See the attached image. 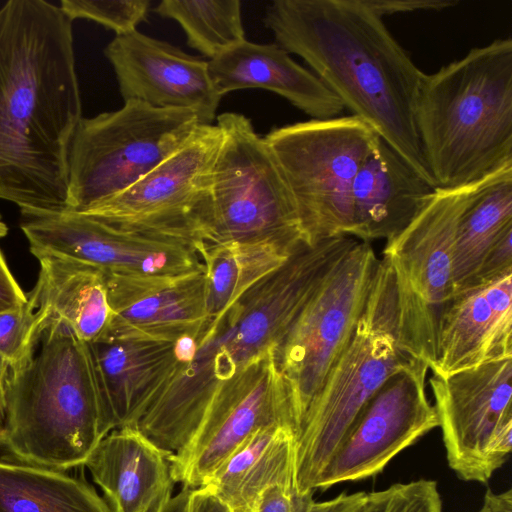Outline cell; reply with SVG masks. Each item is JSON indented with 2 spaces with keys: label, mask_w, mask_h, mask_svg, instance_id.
Returning <instances> with one entry per match:
<instances>
[{
  "label": "cell",
  "mask_w": 512,
  "mask_h": 512,
  "mask_svg": "<svg viewBox=\"0 0 512 512\" xmlns=\"http://www.w3.org/2000/svg\"><path fill=\"white\" fill-rule=\"evenodd\" d=\"M72 20L45 0L0 7V200L22 216L68 209L82 102Z\"/></svg>",
  "instance_id": "cell-1"
},
{
  "label": "cell",
  "mask_w": 512,
  "mask_h": 512,
  "mask_svg": "<svg viewBox=\"0 0 512 512\" xmlns=\"http://www.w3.org/2000/svg\"><path fill=\"white\" fill-rule=\"evenodd\" d=\"M478 512H512V490L494 493L488 489Z\"/></svg>",
  "instance_id": "cell-38"
},
{
  "label": "cell",
  "mask_w": 512,
  "mask_h": 512,
  "mask_svg": "<svg viewBox=\"0 0 512 512\" xmlns=\"http://www.w3.org/2000/svg\"><path fill=\"white\" fill-rule=\"evenodd\" d=\"M31 253L92 265L105 275H177L204 270L203 243L185 237L109 223L65 210L24 216Z\"/></svg>",
  "instance_id": "cell-13"
},
{
  "label": "cell",
  "mask_w": 512,
  "mask_h": 512,
  "mask_svg": "<svg viewBox=\"0 0 512 512\" xmlns=\"http://www.w3.org/2000/svg\"><path fill=\"white\" fill-rule=\"evenodd\" d=\"M263 21L278 46L300 56L345 108L435 187L415 122L425 73L382 18L362 0H275Z\"/></svg>",
  "instance_id": "cell-3"
},
{
  "label": "cell",
  "mask_w": 512,
  "mask_h": 512,
  "mask_svg": "<svg viewBox=\"0 0 512 512\" xmlns=\"http://www.w3.org/2000/svg\"><path fill=\"white\" fill-rule=\"evenodd\" d=\"M169 454L136 427L110 431L84 466L112 512H163L173 495Z\"/></svg>",
  "instance_id": "cell-20"
},
{
  "label": "cell",
  "mask_w": 512,
  "mask_h": 512,
  "mask_svg": "<svg viewBox=\"0 0 512 512\" xmlns=\"http://www.w3.org/2000/svg\"><path fill=\"white\" fill-rule=\"evenodd\" d=\"M40 271L27 294L45 319L66 324L83 342L98 338L112 312L104 273L89 264L54 255L36 257Z\"/></svg>",
  "instance_id": "cell-25"
},
{
  "label": "cell",
  "mask_w": 512,
  "mask_h": 512,
  "mask_svg": "<svg viewBox=\"0 0 512 512\" xmlns=\"http://www.w3.org/2000/svg\"><path fill=\"white\" fill-rule=\"evenodd\" d=\"M274 348L254 360L215 399L191 441L169 456L174 482L190 489L205 485L223 462L259 429L284 425L294 432Z\"/></svg>",
  "instance_id": "cell-16"
},
{
  "label": "cell",
  "mask_w": 512,
  "mask_h": 512,
  "mask_svg": "<svg viewBox=\"0 0 512 512\" xmlns=\"http://www.w3.org/2000/svg\"><path fill=\"white\" fill-rule=\"evenodd\" d=\"M415 122L436 188H462L511 165L512 39L425 74Z\"/></svg>",
  "instance_id": "cell-5"
},
{
  "label": "cell",
  "mask_w": 512,
  "mask_h": 512,
  "mask_svg": "<svg viewBox=\"0 0 512 512\" xmlns=\"http://www.w3.org/2000/svg\"><path fill=\"white\" fill-rule=\"evenodd\" d=\"M410 358L398 342L394 274L382 258L351 339L295 436V487L299 494L315 491L320 475L360 412Z\"/></svg>",
  "instance_id": "cell-6"
},
{
  "label": "cell",
  "mask_w": 512,
  "mask_h": 512,
  "mask_svg": "<svg viewBox=\"0 0 512 512\" xmlns=\"http://www.w3.org/2000/svg\"><path fill=\"white\" fill-rule=\"evenodd\" d=\"M362 2L380 18L414 11H440L458 4L457 1L451 0H362Z\"/></svg>",
  "instance_id": "cell-34"
},
{
  "label": "cell",
  "mask_w": 512,
  "mask_h": 512,
  "mask_svg": "<svg viewBox=\"0 0 512 512\" xmlns=\"http://www.w3.org/2000/svg\"><path fill=\"white\" fill-rule=\"evenodd\" d=\"M7 373V366L0 359V447H2L5 423V403H4V382Z\"/></svg>",
  "instance_id": "cell-40"
},
{
  "label": "cell",
  "mask_w": 512,
  "mask_h": 512,
  "mask_svg": "<svg viewBox=\"0 0 512 512\" xmlns=\"http://www.w3.org/2000/svg\"><path fill=\"white\" fill-rule=\"evenodd\" d=\"M154 12L175 20L187 44L210 60L245 40L239 0H162Z\"/></svg>",
  "instance_id": "cell-29"
},
{
  "label": "cell",
  "mask_w": 512,
  "mask_h": 512,
  "mask_svg": "<svg viewBox=\"0 0 512 512\" xmlns=\"http://www.w3.org/2000/svg\"><path fill=\"white\" fill-rule=\"evenodd\" d=\"M434 190L380 138L352 184L350 236L364 242L392 238L415 218Z\"/></svg>",
  "instance_id": "cell-23"
},
{
  "label": "cell",
  "mask_w": 512,
  "mask_h": 512,
  "mask_svg": "<svg viewBox=\"0 0 512 512\" xmlns=\"http://www.w3.org/2000/svg\"><path fill=\"white\" fill-rule=\"evenodd\" d=\"M466 186L433 194L383 249L395 280L398 342L432 368L443 317L455 298L453 251Z\"/></svg>",
  "instance_id": "cell-9"
},
{
  "label": "cell",
  "mask_w": 512,
  "mask_h": 512,
  "mask_svg": "<svg viewBox=\"0 0 512 512\" xmlns=\"http://www.w3.org/2000/svg\"><path fill=\"white\" fill-rule=\"evenodd\" d=\"M0 512H112L83 477L0 455Z\"/></svg>",
  "instance_id": "cell-28"
},
{
  "label": "cell",
  "mask_w": 512,
  "mask_h": 512,
  "mask_svg": "<svg viewBox=\"0 0 512 512\" xmlns=\"http://www.w3.org/2000/svg\"><path fill=\"white\" fill-rule=\"evenodd\" d=\"M186 512H231L208 489H191Z\"/></svg>",
  "instance_id": "cell-36"
},
{
  "label": "cell",
  "mask_w": 512,
  "mask_h": 512,
  "mask_svg": "<svg viewBox=\"0 0 512 512\" xmlns=\"http://www.w3.org/2000/svg\"><path fill=\"white\" fill-rule=\"evenodd\" d=\"M200 125L189 109L140 101L80 120L68 158V209L77 212L132 186L176 151Z\"/></svg>",
  "instance_id": "cell-8"
},
{
  "label": "cell",
  "mask_w": 512,
  "mask_h": 512,
  "mask_svg": "<svg viewBox=\"0 0 512 512\" xmlns=\"http://www.w3.org/2000/svg\"><path fill=\"white\" fill-rule=\"evenodd\" d=\"M510 274H512V227L505 230L489 248L467 290L491 284Z\"/></svg>",
  "instance_id": "cell-33"
},
{
  "label": "cell",
  "mask_w": 512,
  "mask_h": 512,
  "mask_svg": "<svg viewBox=\"0 0 512 512\" xmlns=\"http://www.w3.org/2000/svg\"><path fill=\"white\" fill-rule=\"evenodd\" d=\"M44 315L27 295L21 306L0 313V359L7 369L20 362L30 350Z\"/></svg>",
  "instance_id": "cell-32"
},
{
  "label": "cell",
  "mask_w": 512,
  "mask_h": 512,
  "mask_svg": "<svg viewBox=\"0 0 512 512\" xmlns=\"http://www.w3.org/2000/svg\"><path fill=\"white\" fill-rule=\"evenodd\" d=\"M343 255L328 239L208 316L176 342L174 359L147 397L135 427L170 456L193 438L215 399L258 357L276 347L290 323Z\"/></svg>",
  "instance_id": "cell-2"
},
{
  "label": "cell",
  "mask_w": 512,
  "mask_h": 512,
  "mask_svg": "<svg viewBox=\"0 0 512 512\" xmlns=\"http://www.w3.org/2000/svg\"><path fill=\"white\" fill-rule=\"evenodd\" d=\"M512 358L429 383L449 467L464 481L486 483L512 449Z\"/></svg>",
  "instance_id": "cell-14"
},
{
  "label": "cell",
  "mask_w": 512,
  "mask_h": 512,
  "mask_svg": "<svg viewBox=\"0 0 512 512\" xmlns=\"http://www.w3.org/2000/svg\"><path fill=\"white\" fill-rule=\"evenodd\" d=\"M217 125H199L173 155L119 194L80 213L204 243L212 240Z\"/></svg>",
  "instance_id": "cell-12"
},
{
  "label": "cell",
  "mask_w": 512,
  "mask_h": 512,
  "mask_svg": "<svg viewBox=\"0 0 512 512\" xmlns=\"http://www.w3.org/2000/svg\"><path fill=\"white\" fill-rule=\"evenodd\" d=\"M60 9L73 21L88 19L113 30L116 36L137 31L147 20L148 0H62Z\"/></svg>",
  "instance_id": "cell-30"
},
{
  "label": "cell",
  "mask_w": 512,
  "mask_h": 512,
  "mask_svg": "<svg viewBox=\"0 0 512 512\" xmlns=\"http://www.w3.org/2000/svg\"><path fill=\"white\" fill-rule=\"evenodd\" d=\"M512 358V274L457 294L445 313L431 370L446 376Z\"/></svg>",
  "instance_id": "cell-19"
},
{
  "label": "cell",
  "mask_w": 512,
  "mask_h": 512,
  "mask_svg": "<svg viewBox=\"0 0 512 512\" xmlns=\"http://www.w3.org/2000/svg\"><path fill=\"white\" fill-rule=\"evenodd\" d=\"M104 55L113 67L124 102L189 109L201 125L212 124L222 97L211 81L208 61L138 31L115 36Z\"/></svg>",
  "instance_id": "cell-17"
},
{
  "label": "cell",
  "mask_w": 512,
  "mask_h": 512,
  "mask_svg": "<svg viewBox=\"0 0 512 512\" xmlns=\"http://www.w3.org/2000/svg\"><path fill=\"white\" fill-rule=\"evenodd\" d=\"M310 246L350 236L352 184L380 137L355 115L275 127L264 136Z\"/></svg>",
  "instance_id": "cell-7"
},
{
  "label": "cell",
  "mask_w": 512,
  "mask_h": 512,
  "mask_svg": "<svg viewBox=\"0 0 512 512\" xmlns=\"http://www.w3.org/2000/svg\"><path fill=\"white\" fill-rule=\"evenodd\" d=\"M176 342L103 336L85 342L93 383L111 431L135 427L144 402L174 359Z\"/></svg>",
  "instance_id": "cell-22"
},
{
  "label": "cell",
  "mask_w": 512,
  "mask_h": 512,
  "mask_svg": "<svg viewBox=\"0 0 512 512\" xmlns=\"http://www.w3.org/2000/svg\"><path fill=\"white\" fill-rule=\"evenodd\" d=\"M2 447L23 462L83 467L111 431L93 383L86 343L44 319L25 357L7 369Z\"/></svg>",
  "instance_id": "cell-4"
},
{
  "label": "cell",
  "mask_w": 512,
  "mask_h": 512,
  "mask_svg": "<svg viewBox=\"0 0 512 512\" xmlns=\"http://www.w3.org/2000/svg\"><path fill=\"white\" fill-rule=\"evenodd\" d=\"M308 246L298 238L204 242L199 253L204 265L208 316L221 314Z\"/></svg>",
  "instance_id": "cell-26"
},
{
  "label": "cell",
  "mask_w": 512,
  "mask_h": 512,
  "mask_svg": "<svg viewBox=\"0 0 512 512\" xmlns=\"http://www.w3.org/2000/svg\"><path fill=\"white\" fill-rule=\"evenodd\" d=\"M104 276L112 316L100 336L177 341L196 334L208 318L204 270Z\"/></svg>",
  "instance_id": "cell-18"
},
{
  "label": "cell",
  "mask_w": 512,
  "mask_h": 512,
  "mask_svg": "<svg viewBox=\"0 0 512 512\" xmlns=\"http://www.w3.org/2000/svg\"><path fill=\"white\" fill-rule=\"evenodd\" d=\"M428 369L426 362L411 357L387 378L354 421L315 490L381 473L396 455L438 427L425 388Z\"/></svg>",
  "instance_id": "cell-15"
},
{
  "label": "cell",
  "mask_w": 512,
  "mask_h": 512,
  "mask_svg": "<svg viewBox=\"0 0 512 512\" xmlns=\"http://www.w3.org/2000/svg\"><path fill=\"white\" fill-rule=\"evenodd\" d=\"M511 227L512 164L466 186L453 251L456 295L470 287L489 248Z\"/></svg>",
  "instance_id": "cell-27"
},
{
  "label": "cell",
  "mask_w": 512,
  "mask_h": 512,
  "mask_svg": "<svg viewBox=\"0 0 512 512\" xmlns=\"http://www.w3.org/2000/svg\"><path fill=\"white\" fill-rule=\"evenodd\" d=\"M396 484L385 490L368 492L361 512H393Z\"/></svg>",
  "instance_id": "cell-37"
},
{
  "label": "cell",
  "mask_w": 512,
  "mask_h": 512,
  "mask_svg": "<svg viewBox=\"0 0 512 512\" xmlns=\"http://www.w3.org/2000/svg\"><path fill=\"white\" fill-rule=\"evenodd\" d=\"M216 125L223 137L213 172L211 241L307 242L279 165L251 120L226 112Z\"/></svg>",
  "instance_id": "cell-11"
},
{
  "label": "cell",
  "mask_w": 512,
  "mask_h": 512,
  "mask_svg": "<svg viewBox=\"0 0 512 512\" xmlns=\"http://www.w3.org/2000/svg\"><path fill=\"white\" fill-rule=\"evenodd\" d=\"M208 70L220 97L241 89H264L317 120L334 118L345 109L312 71L276 43L257 44L245 39L209 60Z\"/></svg>",
  "instance_id": "cell-21"
},
{
  "label": "cell",
  "mask_w": 512,
  "mask_h": 512,
  "mask_svg": "<svg viewBox=\"0 0 512 512\" xmlns=\"http://www.w3.org/2000/svg\"><path fill=\"white\" fill-rule=\"evenodd\" d=\"M8 233V227L5 224V222L2 220V217L0 215V239L5 237Z\"/></svg>",
  "instance_id": "cell-41"
},
{
  "label": "cell",
  "mask_w": 512,
  "mask_h": 512,
  "mask_svg": "<svg viewBox=\"0 0 512 512\" xmlns=\"http://www.w3.org/2000/svg\"><path fill=\"white\" fill-rule=\"evenodd\" d=\"M313 493L299 494L295 488L273 486L261 496L255 512H361L368 492L341 493L317 502Z\"/></svg>",
  "instance_id": "cell-31"
},
{
  "label": "cell",
  "mask_w": 512,
  "mask_h": 512,
  "mask_svg": "<svg viewBox=\"0 0 512 512\" xmlns=\"http://www.w3.org/2000/svg\"><path fill=\"white\" fill-rule=\"evenodd\" d=\"M379 259L357 240L296 314L274 348L295 436L365 306Z\"/></svg>",
  "instance_id": "cell-10"
},
{
  "label": "cell",
  "mask_w": 512,
  "mask_h": 512,
  "mask_svg": "<svg viewBox=\"0 0 512 512\" xmlns=\"http://www.w3.org/2000/svg\"><path fill=\"white\" fill-rule=\"evenodd\" d=\"M295 435L284 425L259 429L247 438L201 486L231 512H255L273 486L295 488Z\"/></svg>",
  "instance_id": "cell-24"
},
{
  "label": "cell",
  "mask_w": 512,
  "mask_h": 512,
  "mask_svg": "<svg viewBox=\"0 0 512 512\" xmlns=\"http://www.w3.org/2000/svg\"><path fill=\"white\" fill-rule=\"evenodd\" d=\"M190 491V488L183 487L178 494L172 497L163 512H186Z\"/></svg>",
  "instance_id": "cell-39"
},
{
  "label": "cell",
  "mask_w": 512,
  "mask_h": 512,
  "mask_svg": "<svg viewBox=\"0 0 512 512\" xmlns=\"http://www.w3.org/2000/svg\"><path fill=\"white\" fill-rule=\"evenodd\" d=\"M27 301L0 249V313L15 309Z\"/></svg>",
  "instance_id": "cell-35"
}]
</instances>
